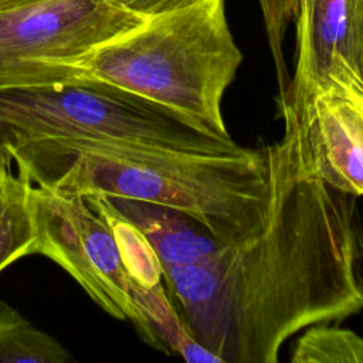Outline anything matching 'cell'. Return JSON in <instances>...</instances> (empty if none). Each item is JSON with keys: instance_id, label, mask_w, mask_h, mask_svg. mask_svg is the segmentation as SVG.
<instances>
[{"instance_id": "cell-11", "label": "cell", "mask_w": 363, "mask_h": 363, "mask_svg": "<svg viewBox=\"0 0 363 363\" xmlns=\"http://www.w3.org/2000/svg\"><path fill=\"white\" fill-rule=\"evenodd\" d=\"M130 288L143 320L166 352H176L190 363H223L217 354L191 336L162 282L145 288L130 279Z\"/></svg>"}, {"instance_id": "cell-18", "label": "cell", "mask_w": 363, "mask_h": 363, "mask_svg": "<svg viewBox=\"0 0 363 363\" xmlns=\"http://www.w3.org/2000/svg\"><path fill=\"white\" fill-rule=\"evenodd\" d=\"M13 159H11V156L7 153V152H3V150H0V170L9 163V162H11Z\"/></svg>"}, {"instance_id": "cell-8", "label": "cell", "mask_w": 363, "mask_h": 363, "mask_svg": "<svg viewBox=\"0 0 363 363\" xmlns=\"http://www.w3.org/2000/svg\"><path fill=\"white\" fill-rule=\"evenodd\" d=\"M294 21L295 69L288 89L319 84L340 68L363 79V0H298Z\"/></svg>"}, {"instance_id": "cell-16", "label": "cell", "mask_w": 363, "mask_h": 363, "mask_svg": "<svg viewBox=\"0 0 363 363\" xmlns=\"http://www.w3.org/2000/svg\"><path fill=\"white\" fill-rule=\"evenodd\" d=\"M119 9L142 18H149L166 11H172L197 0H109Z\"/></svg>"}, {"instance_id": "cell-5", "label": "cell", "mask_w": 363, "mask_h": 363, "mask_svg": "<svg viewBox=\"0 0 363 363\" xmlns=\"http://www.w3.org/2000/svg\"><path fill=\"white\" fill-rule=\"evenodd\" d=\"M143 21L109 0H35L3 10L0 91L78 78V62Z\"/></svg>"}, {"instance_id": "cell-12", "label": "cell", "mask_w": 363, "mask_h": 363, "mask_svg": "<svg viewBox=\"0 0 363 363\" xmlns=\"http://www.w3.org/2000/svg\"><path fill=\"white\" fill-rule=\"evenodd\" d=\"M69 352L0 299V363H67Z\"/></svg>"}, {"instance_id": "cell-17", "label": "cell", "mask_w": 363, "mask_h": 363, "mask_svg": "<svg viewBox=\"0 0 363 363\" xmlns=\"http://www.w3.org/2000/svg\"><path fill=\"white\" fill-rule=\"evenodd\" d=\"M35 0H0V11L7 10V9H13V7H18L27 3H31Z\"/></svg>"}, {"instance_id": "cell-14", "label": "cell", "mask_w": 363, "mask_h": 363, "mask_svg": "<svg viewBox=\"0 0 363 363\" xmlns=\"http://www.w3.org/2000/svg\"><path fill=\"white\" fill-rule=\"evenodd\" d=\"M292 363H363V337L350 329L313 325L298 339Z\"/></svg>"}, {"instance_id": "cell-15", "label": "cell", "mask_w": 363, "mask_h": 363, "mask_svg": "<svg viewBox=\"0 0 363 363\" xmlns=\"http://www.w3.org/2000/svg\"><path fill=\"white\" fill-rule=\"evenodd\" d=\"M258 1L264 16L268 43H269L271 54L277 68L278 84H279L278 101H281L285 96L289 81H291L286 71L285 61H284L282 44H284V37H285L288 24L294 21V16L298 7V0H258Z\"/></svg>"}, {"instance_id": "cell-6", "label": "cell", "mask_w": 363, "mask_h": 363, "mask_svg": "<svg viewBox=\"0 0 363 363\" xmlns=\"http://www.w3.org/2000/svg\"><path fill=\"white\" fill-rule=\"evenodd\" d=\"M31 199L37 224L33 254L57 262L104 311L129 319L146 343L166 352L132 298L130 278L108 221L82 196L34 184Z\"/></svg>"}, {"instance_id": "cell-7", "label": "cell", "mask_w": 363, "mask_h": 363, "mask_svg": "<svg viewBox=\"0 0 363 363\" xmlns=\"http://www.w3.org/2000/svg\"><path fill=\"white\" fill-rule=\"evenodd\" d=\"M318 173L330 186L363 196V109L326 84L288 89Z\"/></svg>"}, {"instance_id": "cell-1", "label": "cell", "mask_w": 363, "mask_h": 363, "mask_svg": "<svg viewBox=\"0 0 363 363\" xmlns=\"http://www.w3.org/2000/svg\"><path fill=\"white\" fill-rule=\"evenodd\" d=\"M265 145L269 204L258 230L206 264L166 265L169 298L223 363H275L295 333L363 311V217L322 179L296 109Z\"/></svg>"}, {"instance_id": "cell-13", "label": "cell", "mask_w": 363, "mask_h": 363, "mask_svg": "<svg viewBox=\"0 0 363 363\" xmlns=\"http://www.w3.org/2000/svg\"><path fill=\"white\" fill-rule=\"evenodd\" d=\"M85 199L108 221L129 278L145 288L160 284L163 267L143 233L115 210L106 196H88Z\"/></svg>"}, {"instance_id": "cell-3", "label": "cell", "mask_w": 363, "mask_h": 363, "mask_svg": "<svg viewBox=\"0 0 363 363\" xmlns=\"http://www.w3.org/2000/svg\"><path fill=\"white\" fill-rule=\"evenodd\" d=\"M242 52L225 17V0H197L145 18L77 64L96 78L167 106L223 138V98Z\"/></svg>"}, {"instance_id": "cell-2", "label": "cell", "mask_w": 363, "mask_h": 363, "mask_svg": "<svg viewBox=\"0 0 363 363\" xmlns=\"http://www.w3.org/2000/svg\"><path fill=\"white\" fill-rule=\"evenodd\" d=\"M9 155L37 186L179 208L199 220L223 247L258 230L269 204L265 147L207 155L85 138L28 142Z\"/></svg>"}, {"instance_id": "cell-4", "label": "cell", "mask_w": 363, "mask_h": 363, "mask_svg": "<svg viewBox=\"0 0 363 363\" xmlns=\"http://www.w3.org/2000/svg\"><path fill=\"white\" fill-rule=\"evenodd\" d=\"M85 138L207 155L245 149L167 106L96 78L0 91V150L35 140Z\"/></svg>"}, {"instance_id": "cell-9", "label": "cell", "mask_w": 363, "mask_h": 363, "mask_svg": "<svg viewBox=\"0 0 363 363\" xmlns=\"http://www.w3.org/2000/svg\"><path fill=\"white\" fill-rule=\"evenodd\" d=\"M106 199L143 233L162 267L206 264L223 247L199 220L179 208L123 197Z\"/></svg>"}, {"instance_id": "cell-10", "label": "cell", "mask_w": 363, "mask_h": 363, "mask_svg": "<svg viewBox=\"0 0 363 363\" xmlns=\"http://www.w3.org/2000/svg\"><path fill=\"white\" fill-rule=\"evenodd\" d=\"M9 162L0 170V271L16 259L33 254L37 224L31 190L34 183L26 172Z\"/></svg>"}]
</instances>
